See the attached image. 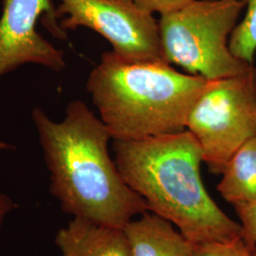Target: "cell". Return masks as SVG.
<instances>
[{
	"instance_id": "5b68a950",
	"label": "cell",
	"mask_w": 256,
	"mask_h": 256,
	"mask_svg": "<svg viewBox=\"0 0 256 256\" xmlns=\"http://www.w3.org/2000/svg\"><path fill=\"white\" fill-rule=\"evenodd\" d=\"M192 134L210 172L221 174L230 158L256 136V68L208 81L189 111Z\"/></svg>"
},
{
	"instance_id": "4fadbf2b",
	"label": "cell",
	"mask_w": 256,
	"mask_h": 256,
	"mask_svg": "<svg viewBox=\"0 0 256 256\" xmlns=\"http://www.w3.org/2000/svg\"><path fill=\"white\" fill-rule=\"evenodd\" d=\"M243 230V238L256 244V203L234 206Z\"/></svg>"
},
{
	"instance_id": "30bf717a",
	"label": "cell",
	"mask_w": 256,
	"mask_h": 256,
	"mask_svg": "<svg viewBox=\"0 0 256 256\" xmlns=\"http://www.w3.org/2000/svg\"><path fill=\"white\" fill-rule=\"evenodd\" d=\"M221 174L216 189L226 202L232 206L256 203V136L238 149Z\"/></svg>"
},
{
	"instance_id": "7a4b0ae2",
	"label": "cell",
	"mask_w": 256,
	"mask_h": 256,
	"mask_svg": "<svg viewBox=\"0 0 256 256\" xmlns=\"http://www.w3.org/2000/svg\"><path fill=\"white\" fill-rule=\"evenodd\" d=\"M115 162L148 210L173 223L192 244L241 236V224L210 198L202 182V148L186 129L140 140H113Z\"/></svg>"
},
{
	"instance_id": "9a60e30c",
	"label": "cell",
	"mask_w": 256,
	"mask_h": 256,
	"mask_svg": "<svg viewBox=\"0 0 256 256\" xmlns=\"http://www.w3.org/2000/svg\"><path fill=\"white\" fill-rule=\"evenodd\" d=\"M16 203L14 202L9 196L0 192V230L5 220L8 218L12 212L16 210Z\"/></svg>"
},
{
	"instance_id": "52a82bcc",
	"label": "cell",
	"mask_w": 256,
	"mask_h": 256,
	"mask_svg": "<svg viewBox=\"0 0 256 256\" xmlns=\"http://www.w3.org/2000/svg\"><path fill=\"white\" fill-rule=\"evenodd\" d=\"M46 12L45 27L58 39L66 34L57 23L50 0H4L0 18V80L20 66L41 64L55 72L66 68L64 54L36 30L37 21ZM12 148L0 140V150Z\"/></svg>"
},
{
	"instance_id": "7c38bea8",
	"label": "cell",
	"mask_w": 256,
	"mask_h": 256,
	"mask_svg": "<svg viewBox=\"0 0 256 256\" xmlns=\"http://www.w3.org/2000/svg\"><path fill=\"white\" fill-rule=\"evenodd\" d=\"M194 256H256V244L241 236L228 241L194 245Z\"/></svg>"
},
{
	"instance_id": "3957f363",
	"label": "cell",
	"mask_w": 256,
	"mask_h": 256,
	"mask_svg": "<svg viewBox=\"0 0 256 256\" xmlns=\"http://www.w3.org/2000/svg\"><path fill=\"white\" fill-rule=\"evenodd\" d=\"M207 82L164 59L126 60L111 50L92 70L86 90L113 140H140L186 130Z\"/></svg>"
},
{
	"instance_id": "ba28073f",
	"label": "cell",
	"mask_w": 256,
	"mask_h": 256,
	"mask_svg": "<svg viewBox=\"0 0 256 256\" xmlns=\"http://www.w3.org/2000/svg\"><path fill=\"white\" fill-rule=\"evenodd\" d=\"M54 242L61 256H131L124 230L79 218L59 230Z\"/></svg>"
},
{
	"instance_id": "5bb4252c",
	"label": "cell",
	"mask_w": 256,
	"mask_h": 256,
	"mask_svg": "<svg viewBox=\"0 0 256 256\" xmlns=\"http://www.w3.org/2000/svg\"><path fill=\"white\" fill-rule=\"evenodd\" d=\"M142 9L154 14L158 12L160 16L176 10L182 9L192 0H132Z\"/></svg>"
},
{
	"instance_id": "8992f818",
	"label": "cell",
	"mask_w": 256,
	"mask_h": 256,
	"mask_svg": "<svg viewBox=\"0 0 256 256\" xmlns=\"http://www.w3.org/2000/svg\"><path fill=\"white\" fill-rule=\"evenodd\" d=\"M55 16L64 32L84 27L98 32L124 59H164L158 21L132 0H59Z\"/></svg>"
},
{
	"instance_id": "8fae6325",
	"label": "cell",
	"mask_w": 256,
	"mask_h": 256,
	"mask_svg": "<svg viewBox=\"0 0 256 256\" xmlns=\"http://www.w3.org/2000/svg\"><path fill=\"white\" fill-rule=\"evenodd\" d=\"M247 12L229 39L230 52L248 64H252L256 52V0H247Z\"/></svg>"
},
{
	"instance_id": "277c9868",
	"label": "cell",
	"mask_w": 256,
	"mask_h": 256,
	"mask_svg": "<svg viewBox=\"0 0 256 256\" xmlns=\"http://www.w3.org/2000/svg\"><path fill=\"white\" fill-rule=\"evenodd\" d=\"M247 0H192L158 20L162 57L207 81L234 76L254 64L230 52L229 39Z\"/></svg>"
},
{
	"instance_id": "6da1fadb",
	"label": "cell",
	"mask_w": 256,
	"mask_h": 256,
	"mask_svg": "<svg viewBox=\"0 0 256 256\" xmlns=\"http://www.w3.org/2000/svg\"><path fill=\"white\" fill-rule=\"evenodd\" d=\"M32 118L50 173V194L63 212L124 229L149 210L110 156L108 129L84 102H70L60 122L39 108L32 110Z\"/></svg>"
},
{
	"instance_id": "9c48e42d",
	"label": "cell",
	"mask_w": 256,
	"mask_h": 256,
	"mask_svg": "<svg viewBox=\"0 0 256 256\" xmlns=\"http://www.w3.org/2000/svg\"><path fill=\"white\" fill-rule=\"evenodd\" d=\"M131 256H194V244L170 221L150 210L124 228Z\"/></svg>"
}]
</instances>
